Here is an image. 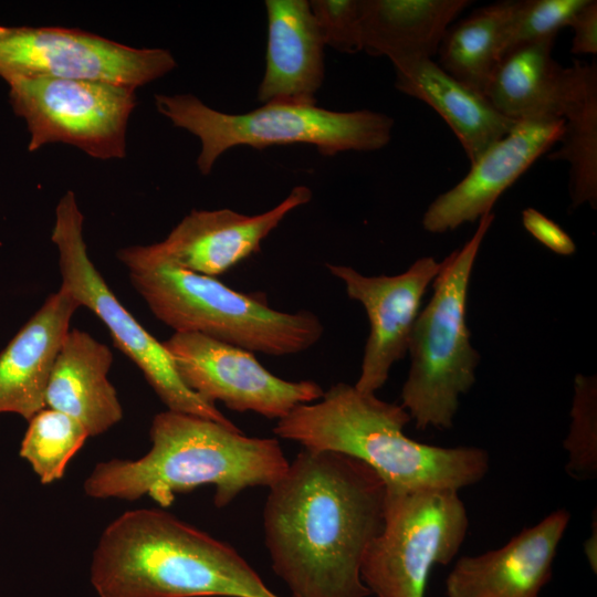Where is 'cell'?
I'll list each match as a JSON object with an SVG mask.
<instances>
[{"label": "cell", "mask_w": 597, "mask_h": 597, "mask_svg": "<svg viewBox=\"0 0 597 597\" xmlns=\"http://www.w3.org/2000/svg\"><path fill=\"white\" fill-rule=\"evenodd\" d=\"M386 488L353 457L304 449L269 488L264 543L291 597H368L364 555L385 523Z\"/></svg>", "instance_id": "1"}, {"label": "cell", "mask_w": 597, "mask_h": 597, "mask_svg": "<svg viewBox=\"0 0 597 597\" xmlns=\"http://www.w3.org/2000/svg\"><path fill=\"white\" fill-rule=\"evenodd\" d=\"M149 434L144 457L97 463L84 481L85 494L127 501L148 496L165 509L177 494L213 485V503L224 507L245 489L271 488L290 464L277 439L248 437L237 426L195 415L159 412Z\"/></svg>", "instance_id": "2"}, {"label": "cell", "mask_w": 597, "mask_h": 597, "mask_svg": "<svg viewBox=\"0 0 597 597\" xmlns=\"http://www.w3.org/2000/svg\"><path fill=\"white\" fill-rule=\"evenodd\" d=\"M90 578L98 597H281L231 545L163 509L112 521Z\"/></svg>", "instance_id": "3"}, {"label": "cell", "mask_w": 597, "mask_h": 597, "mask_svg": "<svg viewBox=\"0 0 597 597\" xmlns=\"http://www.w3.org/2000/svg\"><path fill=\"white\" fill-rule=\"evenodd\" d=\"M411 421L401 406L346 383L300 405L277 420L273 432L304 449L334 451L373 469L386 490L439 489L459 492L480 482L490 468L478 447H438L407 437Z\"/></svg>", "instance_id": "4"}, {"label": "cell", "mask_w": 597, "mask_h": 597, "mask_svg": "<svg viewBox=\"0 0 597 597\" xmlns=\"http://www.w3.org/2000/svg\"><path fill=\"white\" fill-rule=\"evenodd\" d=\"M117 256L153 314L175 332L198 333L271 356L307 350L324 333L310 311H277L263 294L242 293L216 277L178 268L154 256L147 245L124 248Z\"/></svg>", "instance_id": "5"}, {"label": "cell", "mask_w": 597, "mask_h": 597, "mask_svg": "<svg viewBox=\"0 0 597 597\" xmlns=\"http://www.w3.org/2000/svg\"><path fill=\"white\" fill-rule=\"evenodd\" d=\"M493 220L492 212L479 219L473 235L441 262L433 294L415 322L401 406L418 430L452 428L459 397L475 383L480 355L470 342L467 300L473 265Z\"/></svg>", "instance_id": "6"}, {"label": "cell", "mask_w": 597, "mask_h": 597, "mask_svg": "<svg viewBox=\"0 0 597 597\" xmlns=\"http://www.w3.org/2000/svg\"><path fill=\"white\" fill-rule=\"evenodd\" d=\"M155 105L175 127L200 140L197 166L202 175L210 174L217 159L233 147L307 144L324 156L371 151L390 142L394 127L391 117L369 109L336 112L316 105L264 104L244 114H227L192 94H156Z\"/></svg>", "instance_id": "7"}, {"label": "cell", "mask_w": 597, "mask_h": 597, "mask_svg": "<svg viewBox=\"0 0 597 597\" xmlns=\"http://www.w3.org/2000/svg\"><path fill=\"white\" fill-rule=\"evenodd\" d=\"M468 528L457 491L386 490L384 528L364 555L363 583L377 597H426L431 570L455 557Z\"/></svg>", "instance_id": "8"}, {"label": "cell", "mask_w": 597, "mask_h": 597, "mask_svg": "<svg viewBox=\"0 0 597 597\" xmlns=\"http://www.w3.org/2000/svg\"><path fill=\"white\" fill-rule=\"evenodd\" d=\"M83 223L75 193L69 190L57 202L51 234L59 252L62 285L105 324L115 346L142 370L168 410L235 426L214 405L185 386L163 342L151 336L117 300L88 256Z\"/></svg>", "instance_id": "9"}, {"label": "cell", "mask_w": 597, "mask_h": 597, "mask_svg": "<svg viewBox=\"0 0 597 597\" xmlns=\"http://www.w3.org/2000/svg\"><path fill=\"white\" fill-rule=\"evenodd\" d=\"M6 82L13 112L27 124L29 151L64 143L97 159L126 155L135 87L52 77H12Z\"/></svg>", "instance_id": "10"}, {"label": "cell", "mask_w": 597, "mask_h": 597, "mask_svg": "<svg viewBox=\"0 0 597 597\" xmlns=\"http://www.w3.org/2000/svg\"><path fill=\"white\" fill-rule=\"evenodd\" d=\"M176 65L166 49H137L77 29L0 25V76L6 81L91 80L137 88Z\"/></svg>", "instance_id": "11"}, {"label": "cell", "mask_w": 597, "mask_h": 597, "mask_svg": "<svg viewBox=\"0 0 597 597\" xmlns=\"http://www.w3.org/2000/svg\"><path fill=\"white\" fill-rule=\"evenodd\" d=\"M163 344L185 386L214 406L221 401L238 412L280 420L324 394L313 380L283 379L261 365L254 353L198 333L175 332Z\"/></svg>", "instance_id": "12"}, {"label": "cell", "mask_w": 597, "mask_h": 597, "mask_svg": "<svg viewBox=\"0 0 597 597\" xmlns=\"http://www.w3.org/2000/svg\"><path fill=\"white\" fill-rule=\"evenodd\" d=\"M341 280L349 298L359 302L369 321L360 374L355 387L375 394L383 388L392 365L408 352L422 297L438 275L441 262L432 256L416 260L397 275L367 276L352 266L326 264Z\"/></svg>", "instance_id": "13"}, {"label": "cell", "mask_w": 597, "mask_h": 597, "mask_svg": "<svg viewBox=\"0 0 597 597\" xmlns=\"http://www.w3.org/2000/svg\"><path fill=\"white\" fill-rule=\"evenodd\" d=\"M311 198L308 187L296 186L279 205L254 216L228 208L193 209L164 241L147 249L157 259L178 268L216 277L260 252L264 239Z\"/></svg>", "instance_id": "14"}, {"label": "cell", "mask_w": 597, "mask_h": 597, "mask_svg": "<svg viewBox=\"0 0 597 597\" xmlns=\"http://www.w3.org/2000/svg\"><path fill=\"white\" fill-rule=\"evenodd\" d=\"M563 126L562 118L516 122L471 164L462 180L429 205L423 229L444 233L490 213L500 196L559 142Z\"/></svg>", "instance_id": "15"}, {"label": "cell", "mask_w": 597, "mask_h": 597, "mask_svg": "<svg viewBox=\"0 0 597 597\" xmlns=\"http://www.w3.org/2000/svg\"><path fill=\"white\" fill-rule=\"evenodd\" d=\"M569 520L567 510H556L500 548L460 557L446 578V596L538 597Z\"/></svg>", "instance_id": "16"}, {"label": "cell", "mask_w": 597, "mask_h": 597, "mask_svg": "<svg viewBox=\"0 0 597 597\" xmlns=\"http://www.w3.org/2000/svg\"><path fill=\"white\" fill-rule=\"evenodd\" d=\"M265 71L258 100L264 104L316 105L325 44L310 1L266 0Z\"/></svg>", "instance_id": "17"}, {"label": "cell", "mask_w": 597, "mask_h": 597, "mask_svg": "<svg viewBox=\"0 0 597 597\" xmlns=\"http://www.w3.org/2000/svg\"><path fill=\"white\" fill-rule=\"evenodd\" d=\"M78 307L61 285L0 353V413H17L29 421L46 407L49 379Z\"/></svg>", "instance_id": "18"}, {"label": "cell", "mask_w": 597, "mask_h": 597, "mask_svg": "<svg viewBox=\"0 0 597 597\" xmlns=\"http://www.w3.org/2000/svg\"><path fill=\"white\" fill-rule=\"evenodd\" d=\"M112 350L87 332L70 329L55 359L45 406L64 412L88 436L106 432L123 418V408L107 378Z\"/></svg>", "instance_id": "19"}, {"label": "cell", "mask_w": 597, "mask_h": 597, "mask_svg": "<svg viewBox=\"0 0 597 597\" xmlns=\"http://www.w3.org/2000/svg\"><path fill=\"white\" fill-rule=\"evenodd\" d=\"M394 69L396 88L431 106L454 133L471 164L516 124L432 59L401 63Z\"/></svg>", "instance_id": "20"}, {"label": "cell", "mask_w": 597, "mask_h": 597, "mask_svg": "<svg viewBox=\"0 0 597 597\" xmlns=\"http://www.w3.org/2000/svg\"><path fill=\"white\" fill-rule=\"evenodd\" d=\"M470 0H359L362 48L392 65L432 59Z\"/></svg>", "instance_id": "21"}, {"label": "cell", "mask_w": 597, "mask_h": 597, "mask_svg": "<svg viewBox=\"0 0 597 597\" xmlns=\"http://www.w3.org/2000/svg\"><path fill=\"white\" fill-rule=\"evenodd\" d=\"M555 38L521 46L500 59L484 96L514 121L561 118L563 66L552 56Z\"/></svg>", "instance_id": "22"}, {"label": "cell", "mask_w": 597, "mask_h": 597, "mask_svg": "<svg viewBox=\"0 0 597 597\" xmlns=\"http://www.w3.org/2000/svg\"><path fill=\"white\" fill-rule=\"evenodd\" d=\"M559 148L549 160L569 164V195L574 208L597 206V66L574 60L563 69Z\"/></svg>", "instance_id": "23"}, {"label": "cell", "mask_w": 597, "mask_h": 597, "mask_svg": "<svg viewBox=\"0 0 597 597\" xmlns=\"http://www.w3.org/2000/svg\"><path fill=\"white\" fill-rule=\"evenodd\" d=\"M516 3L515 0H504L488 4L450 25L438 49V64L484 95L500 61L502 36Z\"/></svg>", "instance_id": "24"}, {"label": "cell", "mask_w": 597, "mask_h": 597, "mask_svg": "<svg viewBox=\"0 0 597 597\" xmlns=\"http://www.w3.org/2000/svg\"><path fill=\"white\" fill-rule=\"evenodd\" d=\"M88 437L84 426L73 417L43 408L29 420L20 455L41 483L50 484L64 475L69 462Z\"/></svg>", "instance_id": "25"}, {"label": "cell", "mask_w": 597, "mask_h": 597, "mask_svg": "<svg viewBox=\"0 0 597 597\" xmlns=\"http://www.w3.org/2000/svg\"><path fill=\"white\" fill-rule=\"evenodd\" d=\"M570 428L564 440L566 472L575 480L597 475V384L591 376L577 375L570 410Z\"/></svg>", "instance_id": "26"}, {"label": "cell", "mask_w": 597, "mask_h": 597, "mask_svg": "<svg viewBox=\"0 0 597 597\" xmlns=\"http://www.w3.org/2000/svg\"><path fill=\"white\" fill-rule=\"evenodd\" d=\"M587 0H520L504 30L500 59L531 43L556 38L568 27L575 13Z\"/></svg>", "instance_id": "27"}, {"label": "cell", "mask_w": 597, "mask_h": 597, "mask_svg": "<svg viewBox=\"0 0 597 597\" xmlns=\"http://www.w3.org/2000/svg\"><path fill=\"white\" fill-rule=\"evenodd\" d=\"M310 6L325 45L348 54L363 51L359 0H312Z\"/></svg>", "instance_id": "28"}, {"label": "cell", "mask_w": 597, "mask_h": 597, "mask_svg": "<svg viewBox=\"0 0 597 597\" xmlns=\"http://www.w3.org/2000/svg\"><path fill=\"white\" fill-rule=\"evenodd\" d=\"M526 231L554 253L572 255L576 252L573 239L556 222L534 208L522 211Z\"/></svg>", "instance_id": "29"}, {"label": "cell", "mask_w": 597, "mask_h": 597, "mask_svg": "<svg viewBox=\"0 0 597 597\" xmlns=\"http://www.w3.org/2000/svg\"><path fill=\"white\" fill-rule=\"evenodd\" d=\"M568 27L574 33L570 52L595 55L597 53V1L587 0L572 18Z\"/></svg>", "instance_id": "30"}, {"label": "cell", "mask_w": 597, "mask_h": 597, "mask_svg": "<svg viewBox=\"0 0 597 597\" xmlns=\"http://www.w3.org/2000/svg\"><path fill=\"white\" fill-rule=\"evenodd\" d=\"M596 521H597L596 513H594V520L591 522V532L588 538L584 543V553L594 573H596V568H597V522Z\"/></svg>", "instance_id": "31"}]
</instances>
